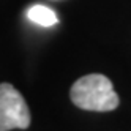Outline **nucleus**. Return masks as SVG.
I'll list each match as a JSON object with an SVG mask.
<instances>
[{"instance_id":"1","label":"nucleus","mask_w":131,"mask_h":131,"mask_svg":"<svg viewBox=\"0 0 131 131\" xmlns=\"http://www.w3.org/2000/svg\"><path fill=\"white\" fill-rule=\"evenodd\" d=\"M71 101L84 111L107 112L118 106V95L115 93L109 78L103 74H87L78 79L71 87Z\"/></svg>"},{"instance_id":"2","label":"nucleus","mask_w":131,"mask_h":131,"mask_svg":"<svg viewBox=\"0 0 131 131\" xmlns=\"http://www.w3.org/2000/svg\"><path fill=\"white\" fill-rule=\"evenodd\" d=\"M30 126V111L24 96L11 84H0V131Z\"/></svg>"},{"instance_id":"3","label":"nucleus","mask_w":131,"mask_h":131,"mask_svg":"<svg viewBox=\"0 0 131 131\" xmlns=\"http://www.w3.org/2000/svg\"><path fill=\"white\" fill-rule=\"evenodd\" d=\"M27 17L43 27H51L57 24V14H55L51 8L44 6V5H33L29 11H27Z\"/></svg>"}]
</instances>
